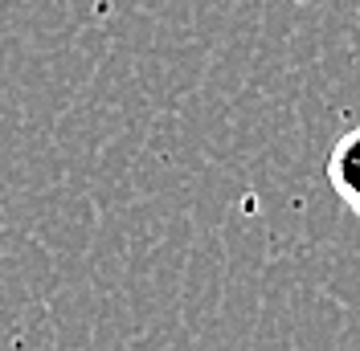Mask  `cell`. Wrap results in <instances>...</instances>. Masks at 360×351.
I'll return each instance as SVG.
<instances>
[{"instance_id": "cell-1", "label": "cell", "mask_w": 360, "mask_h": 351, "mask_svg": "<svg viewBox=\"0 0 360 351\" xmlns=\"http://www.w3.org/2000/svg\"><path fill=\"white\" fill-rule=\"evenodd\" d=\"M328 180H332L336 197L360 217V127L336 143V152L328 159Z\"/></svg>"}]
</instances>
